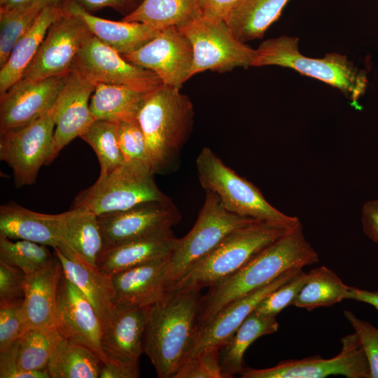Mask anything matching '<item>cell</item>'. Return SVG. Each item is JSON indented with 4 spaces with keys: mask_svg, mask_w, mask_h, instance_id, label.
<instances>
[{
    "mask_svg": "<svg viewBox=\"0 0 378 378\" xmlns=\"http://www.w3.org/2000/svg\"><path fill=\"white\" fill-rule=\"evenodd\" d=\"M150 307L115 304L101 337L102 351L109 361L139 364Z\"/></svg>",
    "mask_w": 378,
    "mask_h": 378,
    "instance_id": "19",
    "label": "cell"
},
{
    "mask_svg": "<svg viewBox=\"0 0 378 378\" xmlns=\"http://www.w3.org/2000/svg\"><path fill=\"white\" fill-rule=\"evenodd\" d=\"M150 167L142 163L125 162L80 191L71 209H88L96 215L119 212L137 205L169 198L155 183Z\"/></svg>",
    "mask_w": 378,
    "mask_h": 378,
    "instance_id": "6",
    "label": "cell"
},
{
    "mask_svg": "<svg viewBox=\"0 0 378 378\" xmlns=\"http://www.w3.org/2000/svg\"><path fill=\"white\" fill-rule=\"evenodd\" d=\"M64 1L21 79L37 80L69 73L78 52L92 35L84 20L68 10Z\"/></svg>",
    "mask_w": 378,
    "mask_h": 378,
    "instance_id": "11",
    "label": "cell"
},
{
    "mask_svg": "<svg viewBox=\"0 0 378 378\" xmlns=\"http://www.w3.org/2000/svg\"><path fill=\"white\" fill-rule=\"evenodd\" d=\"M177 241L170 230L105 248L98 258L97 269L113 276L141 265L167 258Z\"/></svg>",
    "mask_w": 378,
    "mask_h": 378,
    "instance_id": "24",
    "label": "cell"
},
{
    "mask_svg": "<svg viewBox=\"0 0 378 378\" xmlns=\"http://www.w3.org/2000/svg\"><path fill=\"white\" fill-rule=\"evenodd\" d=\"M22 303L0 305V351L8 349L28 330Z\"/></svg>",
    "mask_w": 378,
    "mask_h": 378,
    "instance_id": "42",
    "label": "cell"
},
{
    "mask_svg": "<svg viewBox=\"0 0 378 378\" xmlns=\"http://www.w3.org/2000/svg\"><path fill=\"white\" fill-rule=\"evenodd\" d=\"M219 349L218 346L207 347L187 358L173 378H223Z\"/></svg>",
    "mask_w": 378,
    "mask_h": 378,
    "instance_id": "41",
    "label": "cell"
},
{
    "mask_svg": "<svg viewBox=\"0 0 378 378\" xmlns=\"http://www.w3.org/2000/svg\"><path fill=\"white\" fill-rule=\"evenodd\" d=\"M139 376V364H125L108 361L101 365L99 378H136Z\"/></svg>",
    "mask_w": 378,
    "mask_h": 378,
    "instance_id": "48",
    "label": "cell"
},
{
    "mask_svg": "<svg viewBox=\"0 0 378 378\" xmlns=\"http://www.w3.org/2000/svg\"><path fill=\"white\" fill-rule=\"evenodd\" d=\"M63 0L46 6L15 45L0 71V96L20 80L36 54L50 26L61 11Z\"/></svg>",
    "mask_w": 378,
    "mask_h": 378,
    "instance_id": "27",
    "label": "cell"
},
{
    "mask_svg": "<svg viewBox=\"0 0 378 378\" xmlns=\"http://www.w3.org/2000/svg\"><path fill=\"white\" fill-rule=\"evenodd\" d=\"M64 3L68 10L84 20L94 36L121 55L138 50L160 31L141 22L103 19L69 0H64Z\"/></svg>",
    "mask_w": 378,
    "mask_h": 378,
    "instance_id": "26",
    "label": "cell"
},
{
    "mask_svg": "<svg viewBox=\"0 0 378 378\" xmlns=\"http://www.w3.org/2000/svg\"><path fill=\"white\" fill-rule=\"evenodd\" d=\"M177 28L192 46L190 78L207 70L222 73L252 66L256 50L237 39L225 20L201 16Z\"/></svg>",
    "mask_w": 378,
    "mask_h": 378,
    "instance_id": "9",
    "label": "cell"
},
{
    "mask_svg": "<svg viewBox=\"0 0 378 378\" xmlns=\"http://www.w3.org/2000/svg\"><path fill=\"white\" fill-rule=\"evenodd\" d=\"M276 316L251 312L232 337L220 346V365L223 378L240 374L244 366V354L258 338L278 330Z\"/></svg>",
    "mask_w": 378,
    "mask_h": 378,
    "instance_id": "30",
    "label": "cell"
},
{
    "mask_svg": "<svg viewBox=\"0 0 378 378\" xmlns=\"http://www.w3.org/2000/svg\"><path fill=\"white\" fill-rule=\"evenodd\" d=\"M0 235L57 248L68 253L64 237L63 215L34 211L15 202L0 206Z\"/></svg>",
    "mask_w": 378,
    "mask_h": 378,
    "instance_id": "21",
    "label": "cell"
},
{
    "mask_svg": "<svg viewBox=\"0 0 378 378\" xmlns=\"http://www.w3.org/2000/svg\"><path fill=\"white\" fill-rule=\"evenodd\" d=\"M68 74L47 78L20 79L0 96V133L24 127L55 105Z\"/></svg>",
    "mask_w": 378,
    "mask_h": 378,
    "instance_id": "16",
    "label": "cell"
},
{
    "mask_svg": "<svg viewBox=\"0 0 378 378\" xmlns=\"http://www.w3.org/2000/svg\"><path fill=\"white\" fill-rule=\"evenodd\" d=\"M122 56L155 73L164 85L178 89L190 78L193 60L190 41L175 26L161 30L138 50Z\"/></svg>",
    "mask_w": 378,
    "mask_h": 378,
    "instance_id": "14",
    "label": "cell"
},
{
    "mask_svg": "<svg viewBox=\"0 0 378 378\" xmlns=\"http://www.w3.org/2000/svg\"><path fill=\"white\" fill-rule=\"evenodd\" d=\"M168 259L141 265L112 276L114 304L150 307L167 291Z\"/></svg>",
    "mask_w": 378,
    "mask_h": 378,
    "instance_id": "23",
    "label": "cell"
},
{
    "mask_svg": "<svg viewBox=\"0 0 378 378\" xmlns=\"http://www.w3.org/2000/svg\"><path fill=\"white\" fill-rule=\"evenodd\" d=\"M361 221L364 234L378 244V200H368L364 203Z\"/></svg>",
    "mask_w": 378,
    "mask_h": 378,
    "instance_id": "47",
    "label": "cell"
},
{
    "mask_svg": "<svg viewBox=\"0 0 378 378\" xmlns=\"http://www.w3.org/2000/svg\"><path fill=\"white\" fill-rule=\"evenodd\" d=\"M117 123L119 145L125 162L142 163L150 167L145 136L136 118Z\"/></svg>",
    "mask_w": 378,
    "mask_h": 378,
    "instance_id": "40",
    "label": "cell"
},
{
    "mask_svg": "<svg viewBox=\"0 0 378 378\" xmlns=\"http://www.w3.org/2000/svg\"><path fill=\"white\" fill-rule=\"evenodd\" d=\"M319 261L306 239L300 221L232 275L209 288L202 295L197 327L210 321L229 303L272 282L282 274Z\"/></svg>",
    "mask_w": 378,
    "mask_h": 378,
    "instance_id": "1",
    "label": "cell"
},
{
    "mask_svg": "<svg viewBox=\"0 0 378 378\" xmlns=\"http://www.w3.org/2000/svg\"><path fill=\"white\" fill-rule=\"evenodd\" d=\"M202 16L197 0H144L133 12L122 18L161 31L178 27Z\"/></svg>",
    "mask_w": 378,
    "mask_h": 378,
    "instance_id": "32",
    "label": "cell"
},
{
    "mask_svg": "<svg viewBox=\"0 0 378 378\" xmlns=\"http://www.w3.org/2000/svg\"><path fill=\"white\" fill-rule=\"evenodd\" d=\"M41 1L46 0H0V10H8L15 8L27 7Z\"/></svg>",
    "mask_w": 378,
    "mask_h": 378,
    "instance_id": "51",
    "label": "cell"
},
{
    "mask_svg": "<svg viewBox=\"0 0 378 378\" xmlns=\"http://www.w3.org/2000/svg\"><path fill=\"white\" fill-rule=\"evenodd\" d=\"M349 286L326 266L308 272V279L293 305L308 311L317 307H330L346 299Z\"/></svg>",
    "mask_w": 378,
    "mask_h": 378,
    "instance_id": "34",
    "label": "cell"
},
{
    "mask_svg": "<svg viewBox=\"0 0 378 378\" xmlns=\"http://www.w3.org/2000/svg\"><path fill=\"white\" fill-rule=\"evenodd\" d=\"M202 16L225 20L239 0H197Z\"/></svg>",
    "mask_w": 378,
    "mask_h": 378,
    "instance_id": "49",
    "label": "cell"
},
{
    "mask_svg": "<svg viewBox=\"0 0 378 378\" xmlns=\"http://www.w3.org/2000/svg\"><path fill=\"white\" fill-rule=\"evenodd\" d=\"M196 166L201 186L215 192L231 212L290 225L300 221L298 217L286 215L270 204L255 186L225 165L210 148L201 150Z\"/></svg>",
    "mask_w": 378,
    "mask_h": 378,
    "instance_id": "7",
    "label": "cell"
},
{
    "mask_svg": "<svg viewBox=\"0 0 378 378\" xmlns=\"http://www.w3.org/2000/svg\"><path fill=\"white\" fill-rule=\"evenodd\" d=\"M48 246L0 235V261L21 270L26 275L48 267L54 260Z\"/></svg>",
    "mask_w": 378,
    "mask_h": 378,
    "instance_id": "38",
    "label": "cell"
},
{
    "mask_svg": "<svg viewBox=\"0 0 378 378\" xmlns=\"http://www.w3.org/2000/svg\"><path fill=\"white\" fill-rule=\"evenodd\" d=\"M296 36H281L263 41L256 49L252 66L276 65L297 72L340 90L353 104L365 92V73L346 55L327 53L322 58L306 57L299 50Z\"/></svg>",
    "mask_w": 378,
    "mask_h": 378,
    "instance_id": "5",
    "label": "cell"
},
{
    "mask_svg": "<svg viewBox=\"0 0 378 378\" xmlns=\"http://www.w3.org/2000/svg\"><path fill=\"white\" fill-rule=\"evenodd\" d=\"M346 299L369 304L378 310V291H369L349 286Z\"/></svg>",
    "mask_w": 378,
    "mask_h": 378,
    "instance_id": "50",
    "label": "cell"
},
{
    "mask_svg": "<svg viewBox=\"0 0 378 378\" xmlns=\"http://www.w3.org/2000/svg\"><path fill=\"white\" fill-rule=\"evenodd\" d=\"M342 349L331 358H305L288 360L265 369L244 368L242 378H324L342 375L347 378H370V370L357 335L341 339Z\"/></svg>",
    "mask_w": 378,
    "mask_h": 378,
    "instance_id": "12",
    "label": "cell"
},
{
    "mask_svg": "<svg viewBox=\"0 0 378 378\" xmlns=\"http://www.w3.org/2000/svg\"><path fill=\"white\" fill-rule=\"evenodd\" d=\"M344 315L358 337L369 364L370 378H378V328L350 311L344 310Z\"/></svg>",
    "mask_w": 378,
    "mask_h": 378,
    "instance_id": "43",
    "label": "cell"
},
{
    "mask_svg": "<svg viewBox=\"0 0 378 378\" xmlns=\"http://www.w3.org/2000/svg\"><path fill=\"white\" fill-rule=\"evenodd\" d=\"M307 279L308 273L300 270L295 276L269 293L258 304L254 312L265 316H276L284 308L293 304Z\"/></svg>",
    "mask_w": 378,
    "mask_h": 378,
    "instance_id": "39",
    "label": "cell"
},
{
    "mask_svg": "<svg viewBox=\"0 0 378 378\" xmlns=\"http://www.w3.org/2000/svg\"><path fill=\"white\" fill-rule=\"evenodd\" d=\"M295 225L255 220L235 230L186 270L167 291L209 288L237 272Z\"/></svg>",
    "mask_w": 378,
    "mask_h": 378,
    "instance_id": "3",
    "label": "cell"
},
{
    "mask_svg": "<svg viewBox=\"0 0 378 378\" xmlns=\"http://www.w3.org/2000/svg\"><path fill=\"white\" fill-rule=\"evenodd\" d=\"M200 291L168 290L150 307L144 353L160 378H173L188 356L197 328Z\"/></svg>",
    "mask_w": 378,
    "mask_h": 378,
    "instance_id": "2",
    "label": "cell"
},
{
    "mask_svg": "<svg viewBox=\"0 0 378 378\" xmlns=\"http://www.w3.org/2000/svg\"><path fill=\"white\" fill-rule=\"evenodd\" d=\"M71 71L79 73L95 85L112 84L150 92L163 85L155 73L128 62L93 35L78 52Z\"/></svg>",
    "mask_w": 378,
    "mask_h": 378,
    "instance_id": "13",
    "label": "cell"
},
{
    "mask_svg": "<svg viewBox=\"0 0 378 378\" xmlns=\"http://www.w3.org/2000/svg\"><path fill=\"white\" fill-rule=\"evenodd\" d=\"M62 275V266L56 255L48 267L26 275L22 310L28 330L55 328L58 291Z\"/></svg>",
    "mask_w": 378,
    "mask_h": 378,
    "instance_id": "22",
    "label": "cell"
},
{
    "mask_svg": "<svg viewBox=\"0 0 378 378\" xmlns=\"http://www.w3.org/2000/svg\"><path fill=\"white\" fill-rule=\"evenodd\" d=\"M104 249L172 230L181 214L170 199L150 202L130 209L98 216Z\"/></svg>",
    "mask_w": 378,
    "mask_h": 378,
    "instance_id": "15",
    "label": "cell"
},
{
    "mask_svg": "<svg viewBox=\"0 0 378 378\" xmlns=\"http://www.w3.org/2000/svg\"><path fill=\"white\" fill-rule=\"evenodd\" d=\"M300 270L289 271L267 285L229 303L210 321L198 326L187 358L205 348L220 346L226 342L269 293L290 280Z\"/></svg>",
    "mask_w": 378,
    "mask_h": 378,
    "instance_id": "20",
    "label": "cell"
},
{
    "mask_svg": "<svg viewBox=\"0 0 378 378\" xmlns=\"http://www.w3.org/2000/svg\"><path fill=\"white\" fill-rule=\"evenodd\" d=\"M60 1L46 0L27 7L0 10V68L6 64L16 43L30 29L41 11Z\"/></svg>",
    "mask_w": 378,
    "mask_h": 378,
    "instance_id": "37",
    "label": "cell"
},
{
    "mask_svg": "<svg viewBox=\"0 0 378 378\" xmlns=\"http://www.w3.org/2000/svg\"><path fill=\"white\" fill-rule=\"evenodd\" d=\"M179 90L160 86L148 94L136 116L154 174L176 157L192 129L193 106Z\"/></svg>",
    "mask_w": 378,
    "mask_h": 378,
    "instance_id": "4",
    "label": "cell"
},
{
    "mask_svg": "<svg viewBox=\"0 0 378 378\" xmlns=\"http://www.w3.org/2000/svg\"><path fill=\"white\" fill-rule=\"evenodd\" d=\"M255 219L231 212L213 191L205 200L191 230L177 243L168 259L167 289L195 262L209 254L235 230Z\"/></svg>",
    "mask_w": 378,
    "mask_h": 378,
    "instance_id": "8",
    "label": "cell"
},
{
    "mask_svg": "<svg viewBox=\"0 0 378 378\" xmlns=\"http://www.w3.org/2000/svg\"><path fill=\"white\" fill-rule=\"evenodd\" d=\"M20 340L6 350L0 351L1 378H50L47 369L39 371H23L18 363Z\"/></svg>",
    "mask_w": 378,
    "mask_h": 378,
    "instance_id": "45",
    "label": "cell"
},
{
    "mask_svg": "<svg viewBox=\"0 0 378 378\" xmlns=\"http://www.w3.org/2000/svg\"><path fill=\"white\" fill-rule=\"evenodd\" d=\"M55 121L53 107L19 129L0 133V159L11 168L16 187L32 185L50 155Z\"/></svg>",
    "mask_w": 378,
    "mask_h": 378,
    "instance_id": "10",
    "label": "cell"
},
{
    "mask_svg": "<svg viewBox=\"0 0 378 378\" xmlns=\"http://www.w3.org/2000/svg\"><path fill=\"white\" fill-rule=\"evenodd\" d=\"M102 364L90 349L63 338L52 352L46 369L50 378H99Z\"/></svg>",
    "mask_w": 378,
    "mask_h": 378,
    "instance_id": "33",
    "label": "cell"
},
{
    "mask_svg": "<svg viewBox=\"0 0 378 378\" xmlns=\"http://www.w3.org/2000/svg\"><path fill=\"white\" fill-rule=\"evenodd\" d=\"M95 84L79 73L70 71L54 106L55 128L52 148L46 165L94 122L90 102Z\"/></svg>",
    "mask_w": 378,
    "mask_h": 378,
    "instance_id": "18",
    "label": "cell"
},
{
    "mask_svg": "<svg viewBox=\"0 0 378 378\" xmlns=\"http://www.w3.org/2000/svg\"><path fill=\"white\" fill-rule=\"evenodd\" d=\"M25 278L21 270L0 261V305L23 302Z\"/></svg>",
    "mask_w": 378,
    "mask_h": 378,
    "instance_id": "44",
    "label": "cell"
},
{
    "mask_svg": "<svg viewBox=\"0 0 378 378\" xmlns=\"http://www.w3.org/2000/svg\"><path fill=\"white\" fill-rule=\"evenodd\" d=\"M94 150L100 165L99 176L106 175L125 162L118 136V123L95 120L80 136Z\"/></svg>",
    "mask_w": 378,
    "mask_h": 378,
    "instance_id": "35",
    "label": "cell"
},
{
    "mask_svg": "<svg viewBox=\"0 0 378 378\" xmlns=\"http://www.w3.org/2000/svg\"><path fill=\"white\" fill-rule=\"evenodd\" d=\"M55 328L63 338L90 349L103 363L109 361L101 346L102 326L97 313L64 273L58 291Z\"/></svg>",
    "mask_w": 378,
    "mask_h": 378,
    "instance_id": "17",
    "label": "cell"
},
{
    "mask_svg": "<svg viewBox=\"0 0 378 378\" xmlns=\"http://www.w3.org/2000/svg\"><path fill=\"white\" fill-rule=\"evenodd\" d=\"M90 12L104 8H112L124 17L133 12L144 0H69Z\"/></svg>",
    "mask_w": 378,
    "mask_h": 378,
    "instance_id": "46",
    "label": "cell"
},
{
    "mask_svg": "<svg viewBox=\"0 0 378 378\" xmlns=\"http://www.w3.org/2000/svg\"><path fill=\"white\" fill-rule=\"evenodd\" d=\"M290 0H239L225 20L242 43L262 37Z\"/></svg>",
    "mask_w": 378,
    "mask_h": 378,
    "instance_id": "29",
    "label": "cell"
},
{
    "mask_svg": "<svg viewBox=\"0 0 378 378\" xmlns=\"http://www.w3.org/2000/svg\"><path fill=\"white\" fill-rule=\"evenodd\" d=\"M64 237L69 252L97 269L104 249V241L98 216L82 208L63 212Z\"/></svg>",
    "mask_w": 378,
    "mask_h": 378,
    "instance_id": "28",
    "label": "cell"
},
{
    "mask_svg": "<svg viewBox=\"0 0 378 378\" xmlns=\"http://www.w3.org/2000/svg\"><path fill=\"white\" fill-rule=\"evenodd\" d=\"M64 274L83 293L97 313L102 329L111 321L114 304L112 276L103 274L75 255L53 248Z\"/></svg>",
    "mask_w": 378,
    "mask_h": 378,
    "instance_id": "25",
    "label": "cell"
},
{
    "mask_svg": "<svg viewBox=\"0 0 378 378\" xmlns=\"http://www.w3.org/2000/svg\"><path fill=\"white\" fill-rule=\"evenodd\" d=\"M149 93L122 85L98 83L90 102L91 114L94 120L118 122L135 119Z\"/></svg>",
    "mask_w": 378,
    "mask_h": 378,
    "instance_id": "31",
    "label": "cell"
},
{
    "mask_svg": "<svg viewBox=\"0 0 378 378\" xmlns=\"http://www.w3.org/2000/svg\"><path fill=\"white\" fill-rule=\"evenodd\" d=\"M62 339L55 328L28 330L20 341L19 368L23 371L46 370L52 352Z\"/></svg>",
    "mask_w": 378,
    "mask_h": 378,
    "instance_id": "36",
    "label": "cell"
}]
</instances>
